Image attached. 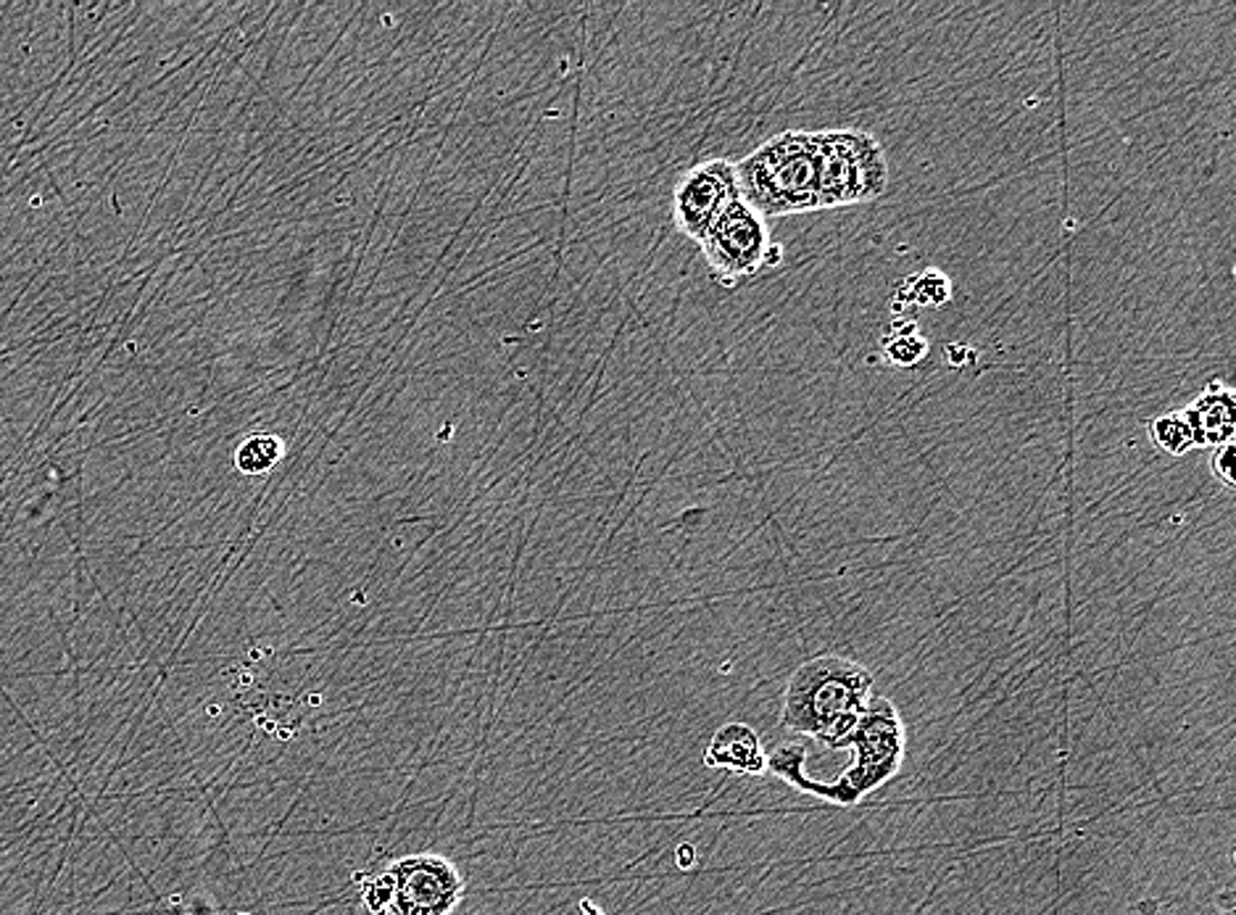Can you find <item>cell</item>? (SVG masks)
<instances>
[{"label": "cell", "mask_w": 1236, "mask_h": 915, "mask_svg": "<svg viewBox=\"0 0 1236 915\" xmlns=\"http://www.w3.org/2000/svg\"><path fill=\"white\" fill-rule=\"evenodd\" d=\"M905 723L892 699L871 697L863 720L846 737L838 750H852L849 768L833 781H812L804 773L807 747L802 741H786L768 754V771L783 779L799 792L821 796L831 805H859L867 794L878 792L902 771L905 762Z\"/></svg>", "instance_id": "6da1fadb"}, {"label": "cell", "mask_w": 1236, "mask_h": 915, "mask_svg": "<svg viewBox=\"0 0 1236 915\" xmlns=\"http://www.w3.org/2000/svg\"><path fill=\"white\" fill-rule=\"evenodd\" d=\"M871 697L873 674L865 665L842 655L812 657L791 676L781 726L838 750L863 720Z\"/></svg>", "instance_id": "7a4b0ae2"}, {"label": "cell", "mask_w": 1236, "mask_h": 915, "mask_svg": "<svg viewBox=\"0 0 1236 915\" xmlns=\"http://www.w3.org/2000/svg\"><path fill=\"white\" fill-rule=\"evenodd\" d=\"M739 196L762 217L821 212L815 137L786 130L735 164Z\"/></svg>", "instance_id": "3957f363"}, {"label": "cell", "mask_w": 1236, "mask_h": 915, "mask_svg": "<svg viewBox=\"0 0 1236 915\" xmlns=\"http://www.w3.org/2000/svg\"><path fill=\"white\" fill-rule=\"evenodd\" d=\"M815 137L817 201L823 209L865 204L888 188L886 151L865 130H821Z\"/></svg>", "instance_id": "277c9868"}, {"label": "cell", "mask_w": 1236, "mask_h": 915, "mask_svg": "<svg viewBox=\"0 0 1236 915\" xmlns=\"http://www.w3.org/2000/svg\"><path fill=\"white\" fill-rule=\"evenodd\" d=\"M361 884V899L370 913L449 915L464 897L462 873L439 855L404 857Z\"/></svg>", "instance_id": "5b68a950"}, {"label": "cell", "mask_w": 1236, "mask_h": 915, "mask_svg": "<svg viewBox=\"0 0 1236 915\" xmlns=\"http://www.w3.org/2000/svg\"><path fill=\"white\" fill-rule=\"evenodd\" d=\"M707 265L714 280L735 286L739 280L754 277L760 269L781 265V246L770 240L768 222L744 201H735L701 238Z\"/></svg>", "instance_id": "8992f818"}, {"label": "cell", "mask_w": 1236, "mask_h": 915, "mask_svg": "<svg viewBox=\"0 0 1236 915\" xmlns=\"http://www.w3.org/2000/svg\"><path fill=\"white\" fill-rule=\"evenodd\" d=\"M739 198L735 164L725 162V158H712V162L691 166L678 179L676 198H672V217H676L678 230L686 238L701 243L714 222Z\"/></svg>", "instance_id": "52a82bcc"}, {"label": "cell", "mask_w": 1236, "mask_h": 915, "mask_svg": "<svg viewBox=\"0 0 1236 915\" xmlns=\"http://www.w3.org/2000/svg\"><path fill=\"white\" fill-rule=\"evenodd\" d=\"M1182 418L1189 425L1194 446L1218 449L1224 443H1232L1236 431L1234 391L1213 380L1203 397H1197L1184 409Z\"/></svg>", "instance_id": "ba28073f"}, {"label": "cell", "mask_w": 1236, "mask_h": 915, "mask_svg": "<svg viewBox=\"0 0 1236 915\" xmlns=\"http://www.w3.org/2000/svg\"><path fill=\"white\" fill-rule=\"evenodd\" d=\"M704 762L739 775H762L768 771V752L752 726L725 723L710 739Z\"/></svg>", "instance_id": "9c48e42d"}, {"label": "cell", "mask_w": 1236, "mask_h": 915, "mask_svg": "<svg viewBox=\"0 0 1236 915\" xmlns=\"http://www.w3.org/2000/svg\"><path fill=\"white\" fill-rule=\"evenodd\" d=\"M285 456V443L275 433H254L235 449V467L243 475H264L275 470Z\"/></svg>", "instance_id": "30bf717a"}, {"label": "cell", "mask_w": 1236, "mask_h": 915, "mask_svg": "<svg viewBox=\"0 0 1236 915\" xmlns=\"http://www.w3.org/2000/svg\"><path fill=\"white\" fill-rule=\"evenodd\" d=\"M1150 439L1155 441L1160 452L1171 456H1184L1194 449L1189 425H1186L1182 412L1160 414V418L1150 420Z\"/></svg>", "instance_id": "8fae6325"}, {"label": "cell", "mask_w": 1236, "mask_h": 915, "mask_svg": "<svg viewBox=\"0 0 1236 915\" xmlns=\"http://www.w3.org/2000/svg\"><path fill=\"white\" fill-rule=\"evenodd\" d=\"M902 301L923 304V307H939V304L949 301V280L936 269L928 273L907 277V282L902 286Z\"/></svg>", "instance_id": "7c38bea8"}, {"label": "cell", "mask_w": 1236, "mask_h": 915, "mask_svg": "<svg viewBox=\"0 0 1236 915\" xmlns=\"http://www.w3.org/2000/svg\"><path fill=\"white\" fill-rule=\"evenodd\" d=\"M884 351H886L888 362H892V364L913 367V364L923 362V357H926V351H928V343L923 341L918 332H915V325L905 332V325L897 322V325H894L892 336L886 338Z\"/></svg>", "instance_id": "4fadbf2b"}, {"label": "cell", "mask_w": 1236, "mask_h": 915, "mask_svg": "<svg viewBox=\"0 0 1236 915\" xmlns=\"http://www.w3.org/2000/svg\"><path fill=\"white\" fill-rule=\"evenodd\" d=\"M1211 473L1218 477V481L1224 483L1226 489H1232V485H1234V441L1215 449V454L1211 460Z\"/></svg>", "instance_id": "5bb4252c"}, {"label": "cell", "mask_w": 1236, "mask_h": 915, "mask_svg": "<svg viewBox=\"0 0 1236 915\" xmlns=\"http://www.w3.org/2000/svg\"><path fill=\"white\" fill-rule=\"evenodd\" d=\"M580 907H583V915H601V911L591 903V899H583Z\"/></svg>", "instance_id": "9a60e30c"}, {"label": "cell", "mask_w": 1236, "mask_h": 915, "mask_svg": "<svg viewBox=\"0 0 1236 915\" xmlns=\"http://www.w3.org/2000/svg\"><path fill=\"white\" fill-rule=\"evenodd\" d=\"M240 915H248V913H240Z\"/></svg>", "instance_id": "2e32d148"}]
</instances>
